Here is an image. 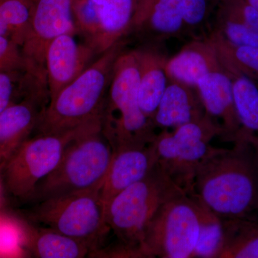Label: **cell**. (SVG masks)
I'll return each instance as SVG.
<instances>
[{"instance_id": "6da1fadb", "label": "cell", "mask_w": 258, "mask_h": 258, "mask_svg": "<svg viewBox=\"0 0 258 258\" xmlns=\"http://www.w3.org/2000/svg\"><path fill=\"white\" fill-rule=\"evenodd\" d=\"M230 149L215 147L199 167L194 192L221 220L253 217L258 212V154L248 139Z\"/></svg>"}, {"instance_id": "7a4b0ae2", "label": "cell", "mask_w": 258, "mask_h": 258, "mask_svg": "<svg viewBox=\"0 0 258 258\" xmlns=\"http://www.w3.org/2000/svg\"><path fill=\"white\" fill-rule=\"evenodd\" d=\"M125 45V38L115 43L50 99L39 116L38 134L60 133L103 116L113 66Z\"/></svg>"}, {"instance_id": "3957f363", "label": "cell", "mask_w": 258, "mask_h": 258, "mask_svg": "<svg viewBox=\"0 0 258 258\" xmlns=\"http://www.w3.org/2000/svg\"><path fill=\"white\" fill-rule=\"evenodd\" d=\"M137 50H124L113 66L103 112L102 132L113 151L152 144L155 125L139 106Z\"/></svg>"}, {"instance_id": "277c9868", "label": "cell", "mask_w": 258, "mask_h": 258, "mask_svg": "<svg viewBox=\"0 0 258 258\" xmlns=\"http://www.w3.org/2000/svg\"><path fill=\"white\" fill-rule=\"evenodd\" d=\"M183 192L157 163L146 177L107 204V224L119 243L139 251L145 257L141 246L149 222L163 205Z\"/></svg>"}, {"instance_id": "5b68a950", "label": "cell", "mask_w": 258, "mask_h": 258, "mask_svg": "<svg viewBox=\"0 0 258 258\" xmlns=\"http://www.w3.org/2000/svg\"><path fill=\"white\" fill-rule=\"evenodd\" d=\"M113 157L101 130L81 136L64 152L57 167L37 185L33 198L42 202L63 195L101 191Z\"/></svg>"}, {"instance_id": "8992f818", "label": "cell", "mask_w": 258, "mask_h": 258, "mask_svg": "<svg viewBox=\"0 0 258 258\" xmlns=\"http://www.w3.org/2000/svg\"><path fill=\"white\" fill-rule=\"evenodd\" d=\"M103 117L57 134L27 139L3 164V179L10 193L33 198L39 183L57 167L68 147L85 134L101 130Z\"/></svg>"}, {"instance_id": "52a82bcc", "label": "cell", "mask_w": 258, "mask_h": 258, "mask_svg": "<svg viewBox=\"0 0 258 258\" xmlns=\"http://www.w3.org/2000/svg\"><path fill=\"white\" fill-rule=\"evenodd\" d=\"M218 1L135 0L134 17L126 37L134 35L146 42V45L159 46L171 38H199L198 32L205 34L204 29L210 24Z\"/></svg>"}, {"instance_id": "ba28073f", "label": "cell", "mask_w": 258, "mask_h": 258, "mask_svg": "<svg viewBox=\"0 0 258 258\" xmlns=\"http://www.w3.org/2000/svg\"><path fill=\"white\" fill-rule=\"evenodd\" d=\"M222 134L221 127L208 113L173 132L164 129L154 141L157 164L178 187L192 195L199 167L215 149L212 139Z\"/></svg>"}, {"instance_id": "9c48e42d", "label": "cell", "mask_w": 258, "mask_h": 258, "mask_svg": "<svg viewBox=\"0 0 258 258\" xmlns=\"http://www.w3.org/2000/svg\"><path fill=\"white\" fill-rule=\"evenodd\" d=\"M205 209L184 192L163 205L144 232L141 247L145 257H191Z\"/></svg>"}, {"instance_id": "30bf717a", "label": "cell", "mask_w": 258, "mask_h": 258, "mask_svg": "<svg viewBox=\"0 0 258 258\" xmlns=\"http://www.w3.org/2000/svg\"><path fill=\"white\" fill-rule=\"evenodd\" d=\"M99 193L85 191L47 199L40 202L34 217L50 228L84 242L91 253L99 249L111 230Z\"/></svg>"}, {"instance_id": "8fae6325", "label": "cell", "mask_w": 258, "mask_h": 258, "mask_svg": "<svg viewBox=\"0 0 258 258\" xmlns=\"http://www.w3.org/2000/svg\"><path fill=\"white\" fill-rule=\"evenodd\" d=\"M134 10L135 0H76L78 34L98 57L126 37Z\"/></svg>"}, {"instance_id": "7c38bea8", "label": "cell", "mask_w": 258, "mask_h": 258, "mask_svg": "<svg viewBox=\"0 0 258 258\" xmlns=\"http://www.w3.org/2000/svg\"><path fill=\"white\" fill-rule=\"evenodd\" d=\"M76 0H34L30 28L21 47L28 70L47 83L45 55L47 47L63 34L77 35Z\"/></svg>"}, {"instance_id": "4fadbf2b", "label": "cell", "mask_w": 258, "mask_h": 258, "mask_svg": "<svg viewBox=\"0 0 258 258\" xmlns=\"http://www.w3.org/2000/svg\"><path fill=\"white\" fill-rule=\"evenodd\" d=\"M75 36L74 34H63L47 47L45 70L50 99L77 79L97 56L85 42H77Z\"/></svg>"}, {"instance_id": "5bb4252c", "label": "cell", "mask_w": 258, "mask_h": 258, "mask_svg": "<svg viewBox=\"0 0 258 258\" xmlns=\"http://www.w3.org/2000/svg\"><path fill=\"white\" fill-rule=\"evenodd\" d=\"M157 163L154 142L147 146L121 148L113 151L99 193L104 206L115 195L146 177Z\"/></svg>"}, {"instance_id": "9a60e30c", "label": "cell", "mask_w": 258, "mask_h": 258, "mask_svg": "<svg viewBox=\"0 0 258 258\" xmlns=\"http://www.w3.org/2000/svg\"><path fill=\"white\" fill-rule=\"evenodd\" d=\"M196 88L206 113L221 127L222 140L233 143L240 133L241 125L230 75L225 70L210 73L198 81Z\"/></svg>"}, {"instance_id": "2e32d148", "label": "cell", "mask_w": 258, "mask_h": 258, "mask_svg": "<svg viewBox=\"0 0 258 258\" xmlns=\"http://www.w3.org/2000/svg\"><path fill=\"white\" fill-rule=\"evenodd\" d=\"M166 69L169 80L194 88L207 74L225 70L208 35L190 40L176 55L168 59Z\"/></svg>"}, {"instance_id": "e0dca14e", "label": "cell", "mask_w": 258, "mask_h": 258, "mask_svg": "<svg viewBox=\"0 0 258 258\" xmlns=\"http://www.w3.org/2000/svg\"><path fill=\"white\" fill-rule=\"evenodd\" d=\"M206 114L196 88L169 80L153 122L156 128L169 130L200 121Z\"/></svg>"}, {"instance_id": "ac0fdd59", "label": "cell", "mask_w": 258, "mask_h": 258, "mask_svg": "<svg viewBox=\"0 0 258 258\" xmlns=\"http://www.w3.org/2000/svg\"><path fill=\"white\" fill-rule=\"evenodd\" d=\"M159 47L145 45L136 49L139 69V104L152 120L169 82L166 69L168 58Z\"/></svg>"}, {"instance_id": "d6986e66", "label": "cell", "mask_w": 258, "mask_h": 258, "mask_svg": "<svg viewBox=\"0 0 258 258\" xmlns=\"http://www.w3.org/2000/svg\"><path fill=\"white\" fill-rule=\"evenodd\" d=\"M45 100L30 97L0 113V159L3 164L36 128L40 113L47 106L43 105Z\"/></svg>"}, {"instance_id": "ffe728a7", "label": "cell", "mask_w": 258, "mask_h": 258, "mask_svg": "<svg viewBox=\"0 0 258 258\" xmlns=\"http://www.w3.org/2000/svg\"><path fill=\"white\" fill-rule=\"evenodd\" d=\"M24 244L38 258H83L89 254V247L53 229L28 227L23 230Z\"/></svg>"}, {"instance_id": "44dd1931", "label": "cell", "mask_w": 258, "mask_h": 258, "mask_svg": "<svg viewBox=\"0 0 258 258\" xmlns=\"http://www.w3.org/2000/svg\"><path fill=\"white\" fill-rule=\"evenodd\" d=\"M223 241L217 258H258V217L222 220Z\"/></svg>"}, {"instance_id": "7402d4cb", "label": "cell", "mask_w": 258, "mask_h": 258, "mask_svg": "<svg viewBox=\"0 0 258 258\" xmlns=\"http://www.w3.org/2000/svg\"><path fill=\"white\" fill-rule=\"evenodd\" d=\"M208 36L215 45L220 63L227 74L258 81V46L235 45L212 30Z\"/></svg>"}, {"instance_id": "603a6c76", "label": "cell", "mask_w": 258, "mask_h": 258, "mask_svg": "<svg viewBox=\"0 0 258 258\" xmlns=\"http://www.w3.org/2000/svg\"><path fill=\"white\" fill-rule=\"evenodd\" d=\"M230 77L234 103L241 125L240 133L236 140L250 136L258 137L257 86L254 81L245 76Z\"/></svg>"}, {"instance_id": "cb8c5ba5", "label": "cell", "mask_w": 258, "mask_h": 258, "mask_svg": "<svg viewBox=\"0 0 258 258\" xmlns=\"http://www.w3.org/2000/svg\"><path fill=\"white\" fill-rule=\"evenodd\" d=\"M34 0H0V36L23 46L31 20Z\"/></svg>"}, {"instance_id": "d4e9b609", "label": "cell", "mask_w": 258, "mask_h": 258, "mask_svg": "<svg viewBox=\"0 0 258 258\" xmlns=\"http://www.w3.org/2000/svg\"><path fill=\"white\" fill-rule=\"evenodd\" d=\"M223 241V227L220 218L205 209L196 245L191 257L217 258Z\"/></svg>"}, {"instance_id": "484cf974", "label": "cell", "mask_w": 258, "mask_h": 258, "mask_svg": "<svg viewBox=\"0 0 258 258\" xmlns=\"http://www.w3.org/2000/svg\"><path fill=\"white\" fill-rule=\"evenodd\" d=\"M215 25L211 30L237 45L258 46V30L237 21L215 9Z\"/></svg>"}, {"instance_id": "4316f807", "label": "cell", "mask_w": 258, "mask_h": 258, "mask_svg": "<svg viewBox=\"0 0 258 258\" xmlns=\"http://www.w3.org/2000/svg\"><path fill=\"white\" fill-rule=\"evenodd\" d=\"M24 232L14 222L0 220V257H15L21 254Z\"/></svg>"}, {"instance_id": "83f0119b", "label": "cell", "mask_w": 258, "mask_h": 258, "mask_svg": "<svg viewBox=\"0 0 258 258\" xmlns=\"http://www.w3.org/2000/svg\"><path fill=\"white\" fill-rule=\"evenodd\" d=\"M28 70L21 47L10 39L0 36V71Z\"/></svg>"}, {"instance_id": "f1b7e54d", "label": "cell", "mask_w": 258, "mask_h": 258, "mask_svg": "<svg viewBox=\"0 0 258 258\" xmlns=\"http://www.w3.org/2000/svg\"><path fill=\"white\" fill-rule=\"evenodd\" d=\"M25 71H0V113L13 104L15 83Z\"/></svg>"}, {"instance_id": "f546056e", "label": "cell", "mask_w": 258, "mask_h": 258, "mask_svg": "<svg viewBox=\"0 0 258 258\" xmlns=\"http://www.w3.org/2000/svg\"><path fill=\"white\" fill-rule=\"evenodd\" d=\"M253 144L254 147H255L256 150H257V154H258V138L256 136H251V137H248L247 138Z\"/></svg>"}, {"instance_id": "4dcf8cb0", "label": "cell", "mask_w": 258, "mask_h": 258, "mask_svg": "<svg viewBox=\"0 0 258 258\" xmlns=\"http://www.w3.org/2000/svg\"><path fill=\"white\" fill-rule=\"evenodd\" d=\"M251 6L253 7L258 11V0H245Z\"/></svg>"}, {"instance_id": "1f68e13d", "label": "cell", "mask_w": 258, "mask_h": 258, "mask_svg": "<svg viewBox=\"0 0 258 258\" xmlns=\"http://www.w3.org/2000/svg\"><path fill=\"white\" fill-rule=\"evenodd\" d=\"M3 162L2 159H0V169H1L2 166H3Z\"/></svg>"}, {"instance_id": "d6a6232c", "label": "cell", "mask_w": 258, "mask_h": 258, "mask_svg": "<svg viewBox=\"0 0 258 258\" xmlns=\"http://www.w3.org/2000/svg\"><path fill=\"white\" fill-rule=\"evenodd\" d=\"M257 138H258V137H257Z\"/></svg>"}]
</instances>
